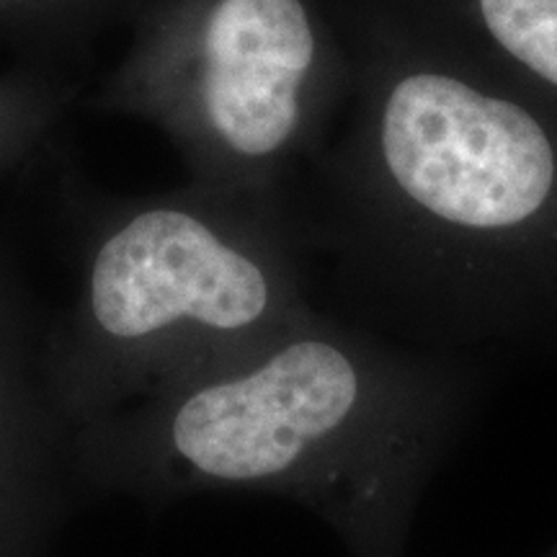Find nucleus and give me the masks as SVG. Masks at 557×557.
<instances>
[{
    "label": "nucleus",
    "mask_w": 557,
    "mask_h": 557,
    "mask_svg": "<svg viewBox=\"0 0 557 557\" xmlns=\"http://www.w3.org/2000/svg\"><path fill=\"white\" fill-rule=\"evenodd\" d=\"M455 393L329 336L269 341L75 431L83 493L163 506L259 491L308 506L351 557H403Z\"/></svg>",
    "instance_id": "f257e3e1"
},
{
    "label": "nucleus",
    "mask_w": 557,
    "mask_h": 557,
    "mask_svg": "<svg viewBox=\"0 0 557 557\" xmlns=\"http://www.w3.org/2000/svg\"><path fill=\"white\" fill-rule=\"evenodd\" d=\"M271 312L261 261L197 214L148 209L96 250L88 338L47 357L54 398L78 431L267 346Z\"/></svg>",
    "instance_id": "f03ea898"
},
{
    "label": "nucleus",
    "mask_w": 557,
    "mask_h": 557,
    "mask_svg": "<svg viewBox=\"0 0 557 557\" xmlns=\"http://www.w3.org/2000/svg\"><path fill=\"white\" fill-rule=\"evenodd\" d=\"M382 148L400 189L459 227H517L540 212L555 184L553 145L532 114L444 75L398 83Z\"/></svg>",
    "instance_id": "7ed1b4c3"
},
{
    "label": "nucleus",
    "mask_w": 557,
    "mask_h": 557,
    "mask_svg": "<svg viewBox=\"0 0 557 557\" xmlns=\"http://www.w3.org/2000/svg\"><path fill=\"white\" fill-rule=\"evenodd\" d=\"M299 0H220L205 32V107L212 127L243 156H269L297 124V90L312 62Z\"/></svg>",
    "instance_id": "20e7f679"
},
{
    "label": "nucleus",
    "mask_w": 557,
    "mask_h": 557,
    "mask_svg": "<svg viewBox=\"0 0 557 557\" xmlns=\"http://www.w3.org/2000/svg\"><path fill=\"white\" fill-rule=\"evenodd\" d=\"M78 496L75 426L54 398L47 357L0 331V557H54Z\"/></svg>",
    "instance_id": "39448f33"
},
{
    "label": "nucleus",
    "mask_w": 557,
    "mask_h": 557,
    "mask_svg": "<svg viewBox=\"0 0 557 557\" xmlns=\"http://www.w3.org/2000/svg\"><path fill=\"white\" fill-rule=\"evenodd\" d=\"M480 11L513 58L557 86V0H480Z\"/></svg>",
    "instance_id": "423d86ee"
},
{
    "label": "nucleus",
    "mask_w": 557,
    "mask_h": 557,
    "mask_svg": "<svg viewBox=\"0 0 557 557\" xmlns=\"http://www.w3.org/2000/svg\"><path fill=\"white\" fill-rule=\"evenodd\" d=\"M542 557H557V545H553V547H549V549H547V553H545V555H542Z\"/></svg>",
    "instance_id": "0eeeda50"
}]
</instances>
